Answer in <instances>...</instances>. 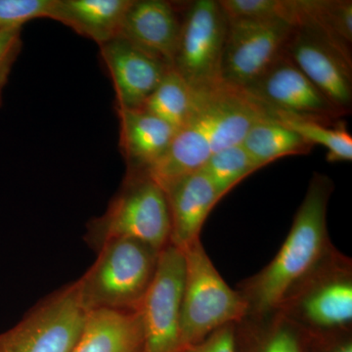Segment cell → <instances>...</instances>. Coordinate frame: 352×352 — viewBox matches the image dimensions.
Wrapping results in <instances>:
<instances>
[{
	"label": "cell",
	"mask_w": 352,
	"mask_h": 352,
	"mask_svg": "<svg viewBox=\"0 0 352 352\" xmlns=\"http://www.w3.org/2000/svg\"><path fill=\"white\" fill-rule=\"evenodd\" d=\"M307 352H352V330L309 336Z\"/></svg>",
	"instance_id": "f1b7e54d"
},
{
	"label": "cell",
	"mask_w": 352,
	"mask_h": 352,
	"mask_svg": "<svg viewBox=\"0 0 352 352\" xmlns=\"http://www.w3.org/2000/svg\"><path fill=\"white\" fill-rule=\"evenodd\" d=\"M277 311L309 336L352 330V261L333 245Z\"/></svg>",
	"instance_id": "277c9868"
},
{
	"label": "cell",
	"mask_w": 352,
	"mask_h": 352,
	"mask_svg": "<svg viewBox=\"0 0 352 352\" xmlns=\"http://www.w3.org/2000/svg\"><path fill=\"white\" fill-rule=\"evenodd\" d=\"M259 103L298 117L335 122L346 113L283 52L256 82L244 89Z\"/></svg>",
	"instance_id": "7c38bea8"
},
{
	"label": "cell",
	"mask_w": 352,
	"mask_h": 352,
	"mask_svg": "<svg viewBox=\"0 0 352 352\" xmlns=\"http://www.w3.org/2000/svg\"><path fill=\"white\" fill-rule=\"evenodd\" d=\"M115 239L140 241L159 251L170 244L166 193L147 173H127L105 214L88 224L85 240L95 252Z\"/></svg>",
	"instance_id": "5b68a950"
},
{
	"label": "cell",
	"mask_w": 352,
	"mask_h": 352,
	"mask_svg": "<svg viewBox=\"0 0 352 352\" xmlns=\"http://www.w3.org/2000/svg\"><path fill=\"white\" fill-rule=\"evenodd\" d=\"M87 316L76 284L69 285L0 333V352H73Z\"/></svg>",
	"instance_id": "ba28073f"
},
{
	"label": "cell",
	"mask_w": 352,
	"mask_h": 352,
	"mask_svg": "<svg viewBox=\"0 0 352 352\" xmlns=\"http://www.w3.org/2000/svg\"><path fill=\"white\" fill-rule=\"evenodd\" d=\"M294 27L314 25L351 52V0H294Z\"/></svg>",
	"instance_id": "603a6c76"
},
{
	"label": "cell",
	"mask_w": 352,
	"mask_h": 352,
	"mask_svg": "<svg viewBox=\"0 0 352 352\" xmlns=\"http://www.w3.org/2000/svg\"><path fill=\"white\" fill-rule=\"evenodd\" d=\"M293 25L282 20L229 19L221 76L245 89L283 54Z\"/></svg>",
	"instance_id": "30bf717a"
},
{
	"label": "cell",
	"mask_w": 352,
	"mask_h": 352,
	"mask_svg": "<svg viewBox=\"0 0 352 352\" xmlns=\"http://www.w3.org/2000/svg\"><path fill=\"white\" fill-rule=\"evenodd\" d=\"M73 352H144L142 327L138 312H89Z\"/></svg>",
	"instance_id": "ac0fdd59"
},
{
	"label": "cell",
	"mask_w": 352,
	"mask_h": 352,
	"mask_svg": "<svg viewBox=\"0 0 352 352\" xmlns=\"http://www.w3.org/2000/svg\"><path fill=\"white\" fill-rule=\"evenodd\" d=\"M177 352H237L236 324L219 328L201 342L182 347Z\"/></svg>",
	"instance_id": "83f0119b"
},
{
	"label": "cell",
	"mask_w": 352,
	"mask_h": 352,
	"mask_svg": "<svg viewBox=\"0 0 352 352\" xmlns=\"http://www.w3.org/2000/svg\"><path fill=\"white\" fill-rule=\"evenodd\" d=\"M284 52L340 110L352 109L351 51L314 25H295Z\"/></svg>",
	"instance_id": "8fae6325"
},
{
	"label": "cell",
	"mask_w": 352,
	"mask_h": 352,
	"mask_svg": "<svg viewBox=\"0 0 352 352\" xmlns=\"http://www.w3.org/2000/svg\"><path fill=\"white\" fill-rule=\"evenodd\" d=\"M96 261L75 282L80 303L96 310L136 311L156 273L159 250L133 239L105 243Z\"/></svg>",
	"instance_id": "3957f363"
},
{
	"label": "cell",
	"mask_w": 352,
	"mask_h": 352,
	"mask_svg": "<svg viewBox=\"0 0 352 352\" xmlns=\"http://www.w3.org/2000/svg\"><path fill=\"white\" fill-rule=\"evenodd\" d=\"M241 145L261 168L282 157L310 154L314 148L296 132L267 115L250 129Z\"/></svg>",
	"instance_id": "ffe728a7"
},
{
	"label": "cell",
	"mask_w": 352,
	"mask_h": 352,
	"mask_svg": "<svg viewBox=\"0 0 352 352\" xmlns=\"http://www.w3.org/2000/svg\"><path fill=\"white\" fill-rule=\"evenodd\" d=\"M54 0H0V29L22 28L30 21L50 18Z\"/></svg>",
	"instance_id": "484cf974"
},
{
	"label": "cell",
	"mask_w": 352,
	"mask_h": 352,
	"mask_svg": "<svg viewBox=\"0 0 352 352\" xmlns=\"http://www.w3.org/2000/svg\"><path fill=\"white\" fill-rule=\"evenodd\" d=\"M333 191L329 176L315 173L294 217L288 236L265 267L238 286L249 316L275 311L287 293L333 247L327 212Z\"/></svg>",
	"instance_id": "6da1fadb"
},
{
	"label": "cell",
	"mask_w": 352,
	"mask_h": 352,
	"mask_svg": "<svg viewBox=\"0 0 352 352\" xmlns=\"http://www.w3.org/2000/svg\"><path fill=\"white\" fill-rule=\"evenodd\" d=\"M242 145H236L215 153L201 168L223 198L248 176L261 170Z\"/></svg>",
	"instance_id": "cb8c5ba5"
},
{
	"label": "cell",
	"mask_w": 352,
	"mask_h": 352,
	"mask_svg": "<svg viewBox=\"0 0 352 352\" xmlns=\"http://www.w3.org/2000/svg\"><path fill=\"white\" fill-rule=\"evenodd\" d=\"M170 217V244L180 250L201 239V229L221 197L201 170L162 187Z\"/></svg>",
	"instance_id": "5bb4252c"
},
{
	"label": "cell",
	"mask_w": 352,
	"mask_h": 352,
	"mask_svg": "<svg viewBox=\"0 0 352 352\" xmlns=\"http://www.w3.org/2000/svg\"><path fill=\"white\" fill-rule=\"evenodd\" d=\"M182 19L175 6L164 0H133L120 36L173 65Z\"/></svg>",
	"instance_id": "9a60e30c"
},
{
	"label": "cell",
	"mask_w": 352,
	"mask_h": 352,
	"mask_svg": "<svg viewBox=\"0 0 352 352\" xmlns=\"http://www.w3.org/2000/svg\"><path fill=\"white\" fill-rule=\"evenodd\" d=\"M133 0H54L51 19L99 46L118 38Z\"/></svg>",
	"instance_id": "e0dca14e"
},
{
	"label": "cell",
	"mask_w": 352,
	"mask_h": 352,
	"mask_svg": "<svg viewBox=\"0 0 352 352\" xmlns=\"http://www.w3.org/2000/svg\"><path fill=\"white\" fill-rule=\"evenodd\" d=\"M185 281L182 250L168 245L160 252L155 276L136 310L144 352H177Z\"/></svg>",
	"instance_id": "9c48e42d"
},
{
	"label": "cell",
	"mask_w": 352,
	"mask_h": 352,
	"mask_svg": "<svg viewBox=\"0 0 352 352\" xmlns=\"http://www.w3.org/2000/svg\"><path fill=\"white\" fill-rule=\"evenodd\" d=\"M308 344L309 335L277 310L236 324L237 352H307Z\"/></svg>",
	"instance_id": "d6986e66"
},
{
	"label": "cell",
	"mask_w": 352,
	"mask_h": 352,
	"mask_svg": "<svg viewBox=\"0 0 352 352\" xmlns=\"http://www.w3.org/2000/svg\"><path fill=\"white\" fill-rule=\"evenodd\" d=\"M264 117L263 106L241 88L223 83L199 92L195 113L148 173L164 187L201 170L215 153L240 145L250 129Z\"/></svg>",
	"instance_id": "7a4b0ae2"
},
{
	"label": "cell",
	"mask_w": 352,
	"mask_h": 352,
	"mask_svg": "<svg viewBox=\"0 0 352 352\" xmlns=\"http://www.w3.org/2000/svg\"><path fill=\"white\" fill-rule=\"evenodd\" d=\"M229 19L282 20L292 25L293 0H219Z\"/></svg>",
	"instance_id": "d4e9b609"
},
{
	"label": "cell",
	"mask_w": 352,
	"mask_h": 352,
	"mask_svg": "<svg viewBox=\"0 0 352 352\" xmlns=\"http://www.w3.org/2000/svg\"><path fill=\"white\" fill-rule=\"evenodd\" d=\"M228 17L219 0L192 2L182 18L173 69L198 92L226 83L221 65Z\"/></svg>",
	"instance_id": "52a82bcc"
},
{
	"label": "cell",
	"mask_w": 352,
	"mask_h": 352,
	"mask_svg": "<svg viewBox=\"0 0 352 352\" xmlns=\"http://www.w3.org/2000/svg\"><path fill=\"white\" fill-rule=\"evenodd\" d=\"M21 32L22 28L0 29V107L4 87L22 48Z\"/></svg>",
	"instance_id": "4316f807"
},
{
	"label": "cell",
	"mask_w": 352,
	"mask_h": 352,
	"mask_svg": "<svg viewBox=\"0 0 352 352\" xmlns=\"http://www.w3.org/2000/svg\"><path fill=\"white\" fill-rule=\"evenodd\" d=\"M263 106L268 117L296 132L310 144L321 145L326 148V159L329 163L351 162L352 136L347 131L344 120H340L335 122H324L298 117Z\"/></svg>",
	"instance_id": "44dd1931"
},
{
	"label": "cell",
	"mask_w": 352,
	"mask_h": 352,
	"mask_svg": "<svg viewBox=\"0 0 352 352\" xmlns=\"http://www.w3.org/2000/svg\"><path fill=\"white\" fill-rule=\"evenodd\" d=\"M100 53L113 80L117 108H142L170 68L122 36L102 44Z\"/></svg>",
	"instance_id": "4fadbf2b"
},
{
	"label": "cell",
	"mask_w": 352,
	"mask_h": 352,
	"mask_svg": "<svg viewBox=\"0 0 352 352\" xmlns=\"http://www.w3.org/2000/svg\"><path fill=\"white\" fill-rule=\"evenodd\" d=\"M198 101L199 92L190 87L170 67L141 109L178 131L191 119Z\"/></svg>",
	"instance_id": "7402d4cb"
},
{
	"label": "cell",
	"mask_w": 352,
	"mask_h": 352,
	"mask_svg": "<svg viewBox=\"0 0 352 352\" xmlns=\"http://www.w3.org/2000/svg\"><path fill=\"white\" fill-rule=\"evenodd\" d=\"M183 254L185 281L179 349L201 342L219 328L237 324L248 314L244 298L219 274L201 239L183 250Z\"/></svg>",
	"instance_id": "8992f818"
},
{
	"label": "cell",
	"mask_w": 352,
	"mask_h": 352,
	"mask_svg": "<svg viewBox=\"0 0 352 352\" xmlns=\"http://www.w3.org/2000/svg\"><path fill=\"white\" fill-rule=\"evenodd\" d=\"M117 113L127 173H148L163 159L177 131L143 109L117 108Z\"/></svg>",
	"instance_id": "2e32d148"
}]
</instances>
